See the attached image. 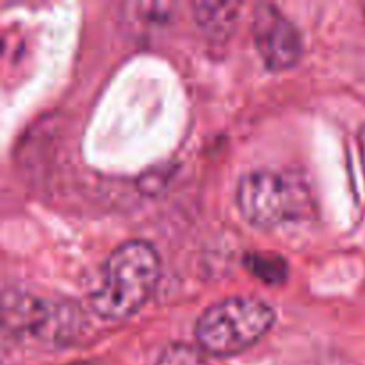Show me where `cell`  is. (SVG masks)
<instances>
[{
    "instance_id": "6da1fadb",
    "label": "cell",
    "mask_w": 365,
    "mask_h": 365,
    "mask_svg": "<svg viewBox=\"0 0 365 365\" xmlns=\"http://www.w3.org/2000/svg\"><path fill=\"white\" fill-rule=\"evenodd\" d=\"M159 277V253L150 242H121L103 262L100 284L89 296L91 309L102 319H127L148 302Z\"/></svg>"
},
{
    "instance_id": "3957f363",
    "label": "cell",
    "mask_w": 365,
    "mask_h": 365,
    "mask_svg": "<svg viewBox=\"0 0 365 365\" xmlns=\"http://www.w3.org/2000/svg\"><path fill=\"white\" fill-rule=\"evenodd\" d=\"M235 198L242 217L260 228L299 220L312 210L309 185L298 175L284 171H250L239 180Z\"/></svg>"
},
{
    "instance_id": "52a82bcc",
    "label": "cell",
    "mask_w": 365,
    "mask_h": 365,
    "mask_svg": "<svg viewBox=\"0 0 365 365\" xmlns=\"http://www.w3.org/2000/svg\"><path fill=\"white\" fill-rule=\"evenodd\" d=\"M155 365H209L205 351L184 342H171L160 351Z\"/></svg>"
},
{
    "instance_id": "5b68a950",
    "label": "cell",
    "mask_w": 365,
    "mask_h": 365,
    "mask_svg": "<svg viewBox=\"0 0 365 365\" xmlns=\"http://www.w3.org/2000/svg\"><path fill=\"white\" fill-rule=\"evenodd\" d=\"M239 4L235 2H196L192 4L195 20L214 38L227 36L237 18Z\"/></svg>"
},
{
    "instance_id": "277c9868",
    "label": "cell",
    "mask_w": 365,
    "mask_h": 365,
    "mask_svg": "<svg viewBox=\"0 0 365 365\" xmlns=\"http://www.w3.org/2000/svg\"><path fill=\"white\" fill-rule=\"evenodd\" d=\"M252 31L257 50L269 70H287L302 59L303 41L298 27L273 4L255 7Z\"/></svg>"
},
{
    "instance_id": "ba28073f",
    "label": "cell",
    "mask_w": 365,
    "mask_h": 365,
    "mask_svg": "<svg viewBox=\"0 0 365 365\" xmlns=\"http://www.w3.org/2000/svg\"><path fill=\"white\" fill-rule=\"evenodd\" d=\"M359 145H360V155H362V166H364V175H365V125L359 132Z\"/></svg>"
},
{
    "instance_id": "7a4b0ae2",
    "label": "cell",
    "mask_w": 365,
    "mask_h": 365,
    "mask_svg": "<svg viewBox=\"0 0 365 365\" xmlns=\"http://www.w3.org/2000/svg\"><path fill=\"white\" fill-rule=\"evenodd\" d=\"M274 323V310L259 298L221 299L210 305L196 323V342L214 356H232L252 348Z\"/></svg>"
},
{
    "instance_id": "8992f818",
    "label": "cell",
    "mask_w": 365,
    "mask_h": 365,
    "mask_svg": "<svg viewBox=\"0 0 365 365\" xmlns=\"http://www.w3.org/2000/svg\"><path fill=\"white\" fill-rule=\"evenodd\" d=\"M245 266L248 267L253 277H257L267 285H280L287 280V260L278 253H248L245 259Z\"/></svg>"
}]
</instances>
